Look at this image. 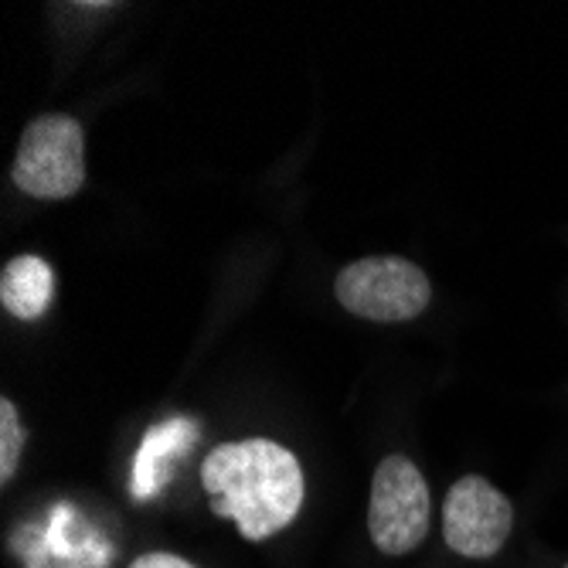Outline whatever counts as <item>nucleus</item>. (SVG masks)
<instances>
[{"label": "nucleus", "instance_id": "obj_1", "mask_svg": "<svg viewBox=\"0 0 568 568\" xmlns=\"http://www.w3.org/2000/svg\"><path fill=\"white\" fill-rule=\"evenodd\" d=\"M201 484L215 514L235 521L239 535L263 541L283 531L303 504L296 456L273 439L219 446L201 467Z\"/></svg>", "mask_w": 568, "mask_h": 568}, {"label": "nucleus", "instance_id": "obj_2", "mask_svg": "<svg viewBox=\"0 0 568 568\" xmlns=\"http://www.w3.org/2000/svg\"><path fill=\"white\" fill-rule=\"evenodd\" d=\"M11 178L24 194L41 201L72 197L85 184V146L79 120L65 113L38 116L21 136Z\"/></svg>", "mask_w": 568, "mask_h": 568}, {"label": "nucleus", "instance_id": "obj_3", "mask_svg": "<svg viewBox=\"0 0 568 568\" xmlns=\"http://www.w3.org/2000/svg\"><path fill=\"white\" fill-rule=\"evenodd\" d=\"M337 300L354 317L378 321V324H402L419 317L429 306L433 286L419 266H412L395 255H372V260L351 263L341 270Z\"/></svg>", "mask_w": 568, "mask_h": 568}, {"label": "nucleus", "instance_id": "obj_4", "mask_svg": "<svg viewBox=\"0 0 568 568\" xmlns=\"http://www.w3.org/2000/svg\"><path fill=\"white\" fill-rule=\"evenodd\" d=\"M429 487L419 467L405 456H388L375 470L372 504H368V531L378 551L405 555L416 548L429 531Z\"/></svg>", "mask_w": 568, "mask_h": 568}, {"label": "nucleus", "instance_id": "obj_5", "mask_svg": "<svg viewBox=\"0 0 568 568\" xmlns=\"http://www.w3.org/2000/svg\"><path fill=\"white\" fill-rule=\"evenodd\" d=\"M510 500L484 477H463L453 484L443 507V535L456 555L490 558L510 538Z\"/></svg>", "mask_w": 568, "mask_h": 568}, {"label": "nucleus", "instance_id": "obj_6", "mask_svg": "<svg viewBox=\"0 0 568 568\" xmlns=\"http://www.w3.org/2000/svg\"><path fill=\"white\" fill-rule=\"evenodd\" d=\"M21 558L28 568H106L113 545L72 504H55L38 531H24Z\"/></svg>", "mask_w": 568, "mask_h": 568}, {"label": "nucleus", "instance_id": "obj_7", "mask_svg": "<svg viewBox=\"0 0 568 568\" xmlns=\"http://www.w3.org/2000/svg\"><path fill=\"white\" fill-rule=\"evenodd\" d=\"M201 429L194 419H184V416H174L161 426H150L143 443H140V453L133 459V477H130V494L133 500H150V497H158L174 467L171 463L184 453H191V446L197 443Z\"/></svg>", "mask_w": 568, "mask_h": 568}, {"label": "nucleus", "instance_id": "obj_8", "mask_svg": "<svg viewBox=\"0 0 568 568\" xmlns=\"http://www.w3.org/2000/svg\"><path fill=\"white\" fill-rule=\"evenodd\" d=\"M51 296H55V273L41 255H18L0 276V300L21 321H38Z\"/></svg>", "mask_w": 568, "mask_h": 568}, {"label": "nucleus", "instance_id": "obj_9", "mask_svg": "<svg viewBox=\"0 0 568 568\" xmlns=\"http://www.w3.org/2000/svg\"><path fill=\"white\" fill-rule=\"evenodd\" d=\"M0 480H11L14 470H18V456H21V446H24V429H21V419H18V408L11 398L0 402Z\"/></svg>", "mask_w": 568, "mask_h": 568}, {"label": "nucleus", "instance_id": "obj_10", "mask_svg": "<svg viewBox=\"0 0 568 568\" xmlns=\"http://www.w3.org/2000/svg\"><path fill=\"white\" fill-rule=\"evenodd\" d=\"M130 568H194V565L178 555H168V551H150L143 558H136Z\"/></svg>", "mask_w": 568, "mask_h": 568}, {"label": "nucleus", "instance_id": "obj_11", "mask_svg": "<svg viewBox=\"0 0 568 568\" xmlns=\"http://www.w3.org/2000/svg\"><path fill=\"white\" fill-rule=\"evenodd\" d=\"M565 568H568V565H565Z\"/></svg>", "mask_w": 568, "mask_h": 568}]
</instances>
